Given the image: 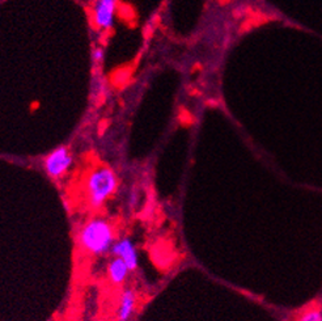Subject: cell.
<instances>
[{"label":"cell","mask_w":322,"mask_h":321,"mask_svg":"<svg viewBox=\"0 0 322 321\" xmlns=\"http://www.w3.org/2000/svg\"><path fill=\"white\" fill-rule=\"evenodd\" d=\"M130 274V270L126 266L123 261L121 259H114L109 262L108 265V278L109 281L112 282L113 284H122L126 282L127 277Z\"/></svg>","instance_id":"7"},{"label":"cell","mask_w":322,"mask_h":321,"mask_svg":"<svg viewBox=\"0 0 322 321\" xmlns=\"http://www.w3.org/2000/svg\"><path fill=\"white\" fill-rule=\"evenodd\" d=\"M74 164V156L69 147L59 146L54 148L44 160V168L47 176L54 180H59L71 169Z\"/></svg>","instance_id":"3"},{"label":"cell","mask_w":322,"mask_h":321,"mask_svg":"<svg viewBox=\"0 0 322 321\" xmlns=\"http://www.w3.org/2000/svg\"><path fill=\"white\" fill-rule=\"evenodd\" d=\"M110 253L113 254V257L121 259L130 271H135L138 269L139 260H138L137 249H135V245L128 237H123V239L115 241L113 244L112 249H110Z\"/></svg>","instance_id":"5"},{"label":"cell","mask_w":322,"mask_h":321,"mask_svg":"<svg viewBox=\"0 0 322 321\" xmlns=\"http://www.w3.org/2000/svg\"><path fill=\"white\" fill-rule=\"evenodd\" d=\"M292 321H322V306L321 303L314 302L308 304L296 313Z\"/></svg>","instance_id":"8"},{"label":"cell","mask_w":322,"mask_h":321,"mask_svg":"<svg viewBox=\"0 0 322 321\" xmlns=\"http://www.w3.org/2000/svg\"><path fill=\"white\" fill-rule=\"evenodd\" d=\"M138 296L133 288H126L119 296L117 307V321H130L137 308Z\"/></svg>","instance_id":"6"},{"label":"cell","mask_w":322,"mask_h":321,"mask_svg":"<svg viewBox=\"0 0 322 321\" xmlns=\"http://www.w3.org/2000/svg\"><path fill=\"white\" fill-rule=\"evenodd\" d=\"M104 58H105L104 49H101V47H94V49L92 50L93 63H96V65H101V63L104 62Z\"/></svg>","instance_id":"9"},{"label":"cell","mask_w":322,"mask_h":321,"mask_svg":"<svg viewBox=\"0 0 322 321\" xmlns=\"http://www.w3.org/2000/svg\"><path fill=\"white\" fill-rule=\"evenodd\" d=\"M117 7V0H94L92 8V20L99 30L106 31L114 26Z\"/></svg>","instance_id":"4"},{"label":"cell","mask_w":322,"mask_h":321,"mask_svg":"<svg viewBox=\"0 0 322 321\" xmlns=\"http://www.w3.org/2000/svg\"><path fill=\"white\" fill-rule=\"evenodd\" d=\"M119 185L118 176L110 167H93L84 178V200L88 207L101 209L115 194Z\"/></svg>","instance_id":"2"},{"label":"cell","mask_w":322,"mask_h":321,"mask_svg":"<svg viewBox=\"0 0 322 321\" xmlns=\"http://www.w3.org/2000/svg\"><path fill=\"white\" fill-rule=\"evenodd\" d=\"M115 227L105 218H92L81 226L78 232V243L81 250L89 256H104L110 252L115 243Z\"/></svg>","instance_id":"1"}]
</instances>
